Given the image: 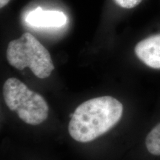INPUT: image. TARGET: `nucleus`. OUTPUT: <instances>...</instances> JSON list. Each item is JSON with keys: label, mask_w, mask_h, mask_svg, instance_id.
Here are the masks:
<instances>
[{"label": "nucleus", "mask_w": 160, "mask_h": 160, "mask_svg": "<svg viewBox=\"0 0 160 160\" xmlns=\"http://www.w3.org/2000/svg\"><path fill=\"white\" fill-rule=\"evenodd\" d=\"M122 113V104L112 97L88 100L75 110L68 125L69 134L79 142L93 141L117 124Z\"/></svg>", "instance_id": "obj_1"}, {"label": "nucleus", "mask_w": 160, "mask_h": 160, "mask_svg": "<svg viewBox=\"0 0 160 160\" xmlns=\"http://www.w3.org/2000/svg\"><path fill=\"white\" fill-rule=\"evenodd\" d=\"M8 63L18 70L29 68L36 77L45 79L54 70L51 54L31 33H24L19 39L10 42L7 48Z\"/></svg>", "instance_id": "obj_2"}, {"label": "nucleus", "mask_w": 160, "mask_h": 160, "mask_svg": "<svg viewBox=\"0 0 160 160\" xmlns=\"http://www.w3.org/2000/svg\"><path fill=\"white\" fill-rule=\"evenodd\" d=\"M3 97L8 108L17 112L19 119L28 125H40L48 117L49 108L45 99L17 78L6 80Z\"/></svg>", "instance_id": "obj_3"}, {"label": "nucleus", "mask_w": 160, "mask_h": 160, "mask_svg": "<svg viewBox=\"0 0 160 160\" xmlns=\"http://www.w3.org/2000/svg\"><path fill=\"white\" fill-rule=\"evenodd\" d=\"M26 22L36 28H60L65 25L68 18L63 12L43 10L42 8L30 11L25 17Z\"/></svg>", "instance_id": "obj_4"}, {"label": "nucleus", "mask_w": 160, "mask_h": 160, "mask_svg": "<svg viewBox=\"0 0 160 160\" xmlns=\"http://www.w3.org/2000/svg\"><path fill=\"white\" fill-rule=\"evenodd\" d=\"M135 53L145 65L160 69V33L139 42L135 47Z\"/></svg>", "instance_id": "obj_5"}, {"label": "nucleus", "mask_w": 160, "mask_h": 160, "mask_svg": "<svg viewBox=\"0 0 160 160\" xmlns=\"http://www.w3.org/2000/svg\"><path fill=\"white\" fill-rule=\"evenodd\" d=\"M145 146L150 154L160 157V123L148 133L145 140Z\"/></svg>", "instance_id": "obj_6"}, {"label": "nucleus", "mask_w": 160, "mask_h": 160, "mask_svg": "<svg viewBox=\"0 0 160 160\" xmlns=\"http://www.w3.org/2000/svg\"><path fill=\"white\" fill-rule=\"evenodd\" d=\"M142 0H114V2L120 7L126 9H131L135 8Z\"/></svg>", "instance_id": "obj_7"}, {"label": "nucleus", "mask_w": 160, "mask_h": 160, "mask_svg": "<svg viewBox=\"0 0 160 160\" xmlns=\"http://www.w3.org/2000/svg\"><path fill=\"white\" fill-rule=\"evenodd\" d=\"M10 2V0H0V9L5 7L6 5H8Z\"/></svg>", "instance_id": "obj_8"}]
</instances>
